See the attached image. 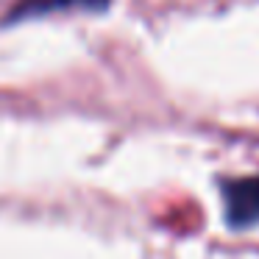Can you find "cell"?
<instances>
[{"label":"cell","mask_w":259,"mask_h":259,"mask_svg":"<svg viewBox=\"0 0 259 259\" xmlns=\"http://www.w3.org/2000/svg\"><path fill=\"white\" fill-rule=\"evenodd\" d=\"M226 223L231 229H251L259 226V176H242V179L220 181Z\"/></svg>","instance_id":"1"},{"label":"cell","mask_w":259,"mask_h":259,"mask_svg":"<svg viewBox=\"0 0 259 259\" xmlns=\"http://www.w3.org/2000/svg\"><path fill=\"white\" fill-rule=\"evenodd\" d=\"M109 0H17L9 12V23L28 17H45L53 12H103Z\"/></svg>","instance_id":"2"}]
</instances>
